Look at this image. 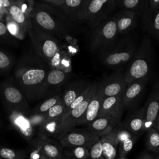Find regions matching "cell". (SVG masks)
I'll list each match as a JSON object with an SVG mask.
<instances>
[{"mask_svg": "<svg viewBox=\"0 0 159 159\" xmlns=\"http://www.w3.org/2000/svg\"><path fill=\"white\" fill-rule=\"evenodd\" d=\"M30 148L37 150L48 159H59L63 157V147L58 140L48 139L43 140L35 137L30 143Z\"/></svg>", "mask_w": 159, "mask_h": 159, "instance_id": "5bb4252c", "label": "cell"}, {"mask_svg": "<svg viewBox=\"0 0 159 159\" xmlns=\"http://www.w3.org/2000/svg\"><path fill=\"white\" fill-rule=\"evenodd\" d=\"M119 126L115 128L109 134L100 138L102 144L104 159L117 158L119 145L118 131Z\"/></svg>", "mask_w": 159, "mask_h": 159, "instance_id": "d4e9b609", "label": "cell"}, {"mask_svg": "<svg viewBox=\"0 0 159 159\" xmlns=\"http://www.w3.org/2000/svg\"><path fill=\"white\" fill-rule=\"evenodd\" d=\"M154 159H159V155H158L156 157H155Z\"/></svg>", "mask_w": 159, "mask_h": 159, "instance_id": "681fc988", "label": "cell"}, {"mask_svg": "<svg viewBox=\"0 0 159 159\" xmlns=\"http://www.w3.org/2000/svg\"><path fill=\"white\" fill-rule=\"evenodd\" d=\"M7 14V11L6 10V9H3L2 7H1L0 6V14L4 16H5L6 14Z\"/></svg>", "mask_w": 159, "mask_h": 159, "instance_id": "f6af8a7d", "label": "cell"}, {"mask_svg": "<svg viewBox=\"0 0 159 159\" xmlns=\"http://www.w3.org/2000/svg\"><path fill=\"white\" fill-rule=\"evenodd\" d=\"M15 1L16 0H0V6L7 11Z\"/></svg>", "mask_w": 159, "mask_h": 159, "instance_id": "ab89813d", "label": "cell"}, {"mask_svg": "<svg viewBox=\"0 0 159 159\" xmlns=\"http://www.w3.org/2000/svg\"><path fill=\"white\" fill-rule=\"evenodd\" d=\"M147 83L144 79H138L129 84L121 97L124 107H131L141 96Z\"/></svg>", "mask_w": 159, "mask_h": 159, "instance_id": "44dd1931", "label": "cell"}, {"mask_svg": "<svg viewBox=\"0 0 159 159\" xmlns=\"http://www.w3.org/2000/svg\"><path fill=\"white\" fill-rule=\"evenodd\" d=\"M59 159H65V158H64V157H62V158H59Z\"/></svg>", "mask_w": 159, "mask_h": 159, "instance_id": "f907efd6", "label": "cell"}, {"mask_svg": "<svg viewBox=\"0 0 159 159\" xmlns=\"http://www.w3.org/2000/svg\"><path fill=\"white\" fill-rule=\"evenodd\" d=\"M29 34L34 52L48 65L55 54L60 50L57 37L32 25Z\"/></svg>", "mask_w": 159, "mask_h": 159, "instance_id": "5b68a950", "label": "cell"}, {"mask_svg": "<svg viewBox=\"0 0 159 159\" xmlns=\"http://www.w3.org/2000/svg\"><path fill=\"white\" fill-rule=\"evenodd\" d=\"M4 23L8 32L17 40H24L27 32L18 23L14 21L8 14L4 16Z\"/></svg>", "mask_w": 159, "mask_h": 159, "instance_id": "4dcf8cb0", "label": "cell"}, {"mask_svg": "<svg viewBox=\"0 0 159 159\" xmlns=\"http://www.w3.org/2000/svg\"><path fill=\"white\" fill-rule=\"evenodd\" d=\"M127 85L124 73L118 71L104 77L101 82H98V93L104 97L121 98Z\"/></svg>", "mask_w": 159, "mask_h": 159, "instance_id": "8fae6325", "label": "cell"}, {"mask_svg": "<svg viewBox=\"0 0 159 159\" xmlns=\"http://www.w3.org/2000/svg\"><path fill=\"white\" fill-rule=\"evenodd\" d=\"M154 157L148 153H144L141 155L137 159H154Z\"/></svg>", "mask_w": 159, "mask_h": 159, "instance_id": "7bdbcfd3", "label": "cell"}, {"mask_svg": "<svg viewBox=\"0 0 159 159\" xmlns=\"http://www.w3.org/2000/svg\"><path fill=\"white\" fill-rule=\"evenodd\" d=\"M7 111L11 126L28 143H30L35 138V129L28 116L15 110Z\"/></svg>", "mask_w": 159, "mask_h": 159, "instance_id": "4fadbf2b", "label": "cell"}, {"mask_svg": "<svg viewBox=\"0 0 159 159\" xmlns=\"http://www.w3.org/2000/svg\"><path fill=\"white\" fill-rule=\"evenodd\" d=\"M2 126V123L1 120V119H0V127H1Z\"/></svg>", "mask_w": 159, "mask_h": 159, "instance_id": "c3c4849f", "label": "cell"}, {"mask_svg": "<svg viewBox=\"0 0 159 159\" xmlns=\"http://www.w3.org/2000/svg\"><path fill=\"white\" fill-rule=\"evenodd\" d=\"M117 7L124 10H129L137 14L143 13L148 7V0H116Z\"/></svg>", "mask_w": 159, "mask_h": 159, "instance_id": "f546056e", "label": "cell"}, {"mask_svg": "<svg viewBox=\"0 0 159 159\" xmlns=\"http://www.w3.org/2000/svg\"><path fill=\"white\" fill-rule=\"evenodd\" d=\"M76 159H89V149L83 147L66 148Z\"/></svg>", "mask_w": 159, "mask_h": 159, "instance_id": "8d00e7d4", "label": "cell"}, {"mask_svg": "<svg viewBox=\"0 0 159 159\" xmlns=\"http://www.w3.org/2000/svg\"><path fill=\"white\" fill-rule=\"evenodd\" d=\"M14 3L29 17L35 4L34 0H16Z\"/></svg>", "mask_w": 159, "mask_h": 159, "instance_id": "d590c367", "label": "cell"}, {"mask_svg": "<svg viewBox=\"0 0 159 159\" xmlns=\"http://www.w3.org/2000/svg\"><path fill=\"white\" fill-rule=\"evenodd\" d=\"M119 34H129L135 26L137 14L129 10L122 9L114 16Z\"/></svg>", "mask_w": 159, "mask_h": 159, "instance_id": "7402d4cb", "label": "cell"}, {"mask_svg": "<svg viewBox=\"0 0 159 159\" xmlns=\"http://www.w3.org/2000/svg\"><path fill=\"white\" fill-rule=\"evenodd\" d=\"M86 0H64L59 9L73 23L82 24L86 21Z\"/></svg>", "mask_w": 159, "mask_h": 159, "instance_id": "9a60e30c", "label": "cell"}, {"mask_svg": "<svg viewBox=\"0 0 159 159\" xmlns=\"http://www.w3.org/2000/svg\"><path fill=\"white\" fill-rule=\"evenodd\" d=\"M98 87V82L93 83L92 88L88 96L76 107L70 111L60 119L53 137L55 139L58 140L66 132L74 128L76 125L77 120L84 113L91 99L97 93Z\"/></svg>", "mask_w": 159, "mask_h": 159, "instance_id": "9c48e42d", "label": "cell"}, {"mask_svg": "<svg viewBox=\"0 0 159 159\" xmlns=\"http://www.w3.org/2000/svg\"><path fill=\"white\" fill-rule=\"evenodd\" d=\"M14 63V58L12 55L0 47V76L8 74Z\"/></svg>", "mask_w": 159, "mask_h": 159, "instance_id": "1f68e13d", "label": "cell"}, {"mask_svg": "<svg viewBox=\"0 0 159 159\" xmlns=\"http://www.w3.org/2000/svg\"><path fill=\"white\" fill-rule=\"evenodd\" d=\"M136 140L137 135L131 133L120 125L118 131V153L119 157H126L132 149Z\"/></svg>", "mask_w": 159, "mask_h": 159, "instance_id": "484cf974", "label": "cell"}, {"mask_svg": "<svg viewBox=\"0 0 159 159\" xmlns=\"http://www.w3.org/2000/svg\"><path fill=\"white\" fill-rule=\"evenodd\" d=\"M145 119V106H142L131 114L125 121L124 127L134 134L143 132Z\"/></svg>", "mask_w": 159, "mask_h": 159, "instance_id": "4316f807", "label": "cell"}, {"mask_svg": "<svg viewBox=\"0 0 159 159\" xmlns=\"http://www.w3.org/2000/svg\"><path fill=\"white\" fill-rule=\"evenodd\" d=\"M0 95L7 111L15 110L28 116L30 107L25 96L13 79L0 84Z\"/></svg>", "mask_w": 159, "mask_h": 159, "instance_id": "52a82bcc", "label": "cell"}, {"mask_svg": "<svg viewBox=\"0 0 159 159\" xmlns=\"http://www.w3.org/2000/svg\"><path fill=\"white\" fill-rule=\"evenodd\" d=\"M120 125V120L107 116L98 117L86 124L87 129L99 138L109 134Z\"/></svg>", "mask_w": 159, "mask_h": 159, "instance_id": "e0dca14e", "label": "cell"}, {"mask_svg": "<svg viewBox=\"0 0 159 159\" xmlns=\"http://www.w3.org/2000/svg\"><path fill=\"white\" fill-rule=\"evenodd\" d=\"M153 50L150 38L144 36L124 73L127 84L138 79H148L153 64Z\"/></svg>", "mask_w": 159, "mask_h": 159, "instance_id": "3957f363", "label": "cell"}, {"mask_svg": "<svg viewBox=\"0 0 159 159\" xmlns=\"http://www.w3.org/2000/svg\"><path fill=\"white\" fill-rule=\"evenodd\" d=\"M42 2L50 4L56 6H60L63 4L64 0H40Z\"/></svg>", "mask_w": 159, "mask_h": 159, "instance_id": "60d3db41", "label": "cell"}, {"mask_svg": "<svg viewBox=\"0 0 159 159\" xmlns=\"http://www.w3.org/2000/svg\"><path fill=\"white\" fill-rule=\"evenodd\" d=\"M91 83L85 80H78L69 83L61 94V100L66 109L72 102L86 90Z\"/></svg>", "mask_w": 159, "mask_h": 159, "instance_id": "603a6c76", "label": "cell"}, {"mask_svg": "<svg viewBox=\"0 0 159 159\" xmlns=\"http://www.w3.org/2000/svg\"><path fill=\"white\" fill-rule=\"evenodd\" d=\"M61 98V94L57 93L50 96L37 104L32 109L30 110L28 117L30 120L33 126L35 129L40 125L43 117L45 112H47L52 107L55 105Z\"/></svg>", "mask_w": 159, "mask_h": 159, "instance_id": "ac0fdd59", "label": "cell"}, {"mask_svg": "<svg viewBox=\"0 0 159 159\" xmlns=\"http://www.w3.org/2000/svg\"><path fill=\"white\" fill-rule=\"evenodd\" d=\"M100 138L88 129H71L58 140L64 148L83 147L90 149Z\"/></svg>", "mask_w": 159, "mask_h": 159, "instance_id": "30bf717a", "label": "cell"}, {"mask_svg": "<svg viewBox=\"0 0 159 159\" xmlns=\"http://www.w3.org/2000/svg\"><path fill=\"white\" fill-rule=\"evenodd\" d=\"M116 159H127V158H126V157H119Z\"/></svg>", "mask_w": 159, "mask_h": 159, "instance_id": "7dc6e473", "label": "cell"}, {"mask_svg": "<svg viewBox=\"0 0 159 159\" xmlns=\"http://www.w3.org/2000/svg\"><path fill=\"white\" fill-rule=\"evenodd\" d=\"M148 6L151 7H159V0H148Z\"/></svg>", "mask_w": 159, "mask_h": 159, "instance_id": "b9f144b4", "label": "cell"}, {"mask_svg": "<svg viewBox=\"0 0 159 159\" xmlns=\"http://www.w3.org/2000/svg\"><path fill=\"white\" fill-rule=\"evenodd\" d=\"M29 159H48L42 153L35 149L30 148V152L29 153Z\"/></svg>", "mask_w": 159, "mask_h": 159, "instance_id": "f35d334b", "label": "cell"}, {"mask_svg": "<svg viewBox=\"0 0 159 159\" xmlns=\"http://www.w3.org/2000/svg\"><path fill=\"white\" fill-rule=\"evenodd\" d=\"M17 39L14 37L8 32L4 22L0 21V44H9L15 45Z\"/></svg>", "mask_w": 159, "mask_h": 159, "instance_id": "e575fe53", "label": "cell"}, {"mask_svg": "<svg viewBox=\"0 0 159 159\" xmlns=\"http://www.w3.org/2000/svg\"><path fill=\"white\" fill-rule=\"evenodd\" d=\"M124 108L120 97H104L98 117L107 116L120 120L124 113Z\"/></svg>", "mask_w": 159, "mask_h": 159, "instance_id": "d6986e66", "label": "cell"}, {"mask_svg": "<svg viewBox=\"0 0 159 159\" xmlns=\"http://www.w3.org/2000/svg\"><path fill=\"white\" fill-rule=\"evenodd\" d=\"M0 21L4 22V16L0 14Z\"/></svg>", "mask_w": 159, "mask_h": 159, "instance_id": "bcb514c9", "label": "cell"}, {"mask_svg": "<svg viewBox=\"0 0 159 159\" xmlns=\"http://www.w3.org/2000/svg\"><path fill=\"white\" fill-rule=\"evenodd\" d=\"M104 96L97 93L91 99L89 104L82 116L76 122V125L88 124L94 120L98 115Z\"/></svg>", "mask_w": 159, "mask_h": 159, "instance_id": "cb8c5ba5", "label": "cell"}, {"mask_svg": "<svg viewBox=\"0 0 159 159\" xmlns=\"http://www.w3.org/2000/svg\"><path fill=\"white\" fill-rule=\"evenodd\" d=\"M144 106L145 119L143 131H147L153 127L159 116V84L154 86Z\"/></svg>", "mask_w": 159, "mask_h": 159, "instance_id": "2e32d148", "label": "cell"}, {"mask_svg": "<svg viewBox=\"0 0 159 159\" xmlns=\"http://www.w3.org/2000/svg\"><path fill=\"white\" fill-rule=\"evenodd\" d=\"M7 14L28 32L32 26L30 18L23 12L16 4L13 3L11 5L7 10Z\"/></svg>", "mask_w": 159, "mask_h": 159, "instance_id": "f1b7e54d", "label": "cell"}, {"mask_svg": "<svg viewBox=\"0 0 159 159\" xmlns=\"http://www.w3.org/2000/svg\"><path fill=\"white\" fill-rule=\"evenodd\" d=\"M137 47L132 37L127 35L117 41L114 47L104 57L101 62L106 67L117 69L130 61Z\"/></svg>", "mask_w": 159, "mask_h": 159, "instance_id": "8992f818", "label": "cell"}, {"mask_svg": "<svg viewBox=\"0 0 159 159\" xmlns=\"http://www.w3.org/2000/svg\"><path fill=\"white\" fill-rule=\"evenodd\" d=\"M50 68L34 53H29L17 62L14 70V81L29 102L37 97Z\"/></svg>", "mask_w": 159, "mask_h": 159, "instance_id": "6da1fadb", "label": "cell"}, {"mask_svg": "<svg viewBox=\"0 0 159 159\" xmlns=\"http://www.w3.org/2000/svg\"><path fill=\"white\" fill-rule=\"evenodd\" d=\"M68 73L58 69H50L41 86L37 101L58 93L60 88L67 81Z\"/></svg>", "mask_w": 159, "mask_h": 159, "instance_id": "7c38bea8", "label": "cell"}, {"mask_svg": "<svg viewBox=\"0 0 159 159\" xmlns=\"http://www.w3.org/2000/svg\"><path fill=\"white\" fill-rule=\"evenodd\" d=\"M142 24L143 29L159 42V7L148 6L142 13Z\"/></svg>", "mask_w": 159, "mask_h": 159, "instance_id": "ffe728a7", "label": "cell"}, {"mask_svg": "<svg viewBox=\"0 0 159 159\" xmlns=\"http://www.w3.org/2000/svg\"><path fill=\"white\" fill-rule=\"evenodd\" d=\"M92 30L89 43L90 52L101 60L117 42L119 33L114 17L102 20Z\"/></svg>", "mask_w": 159, "mask_h": 159, "instance_id": "277c9868", "label": "cell"}, {"mask_svg": "<svg viewBox=\"0 0 159 159\" xmlns=\"http://www.w3.org/2000/svg\"><path fill=\"white\" fill-rule=\"evenodd\" d=\"M48 66L50 69H58L66 73H68L71 69L70 57L61 49L50 60Z\"/></svg>", "mask_w": 159, "mask_h": 159, "instance_id": "83f0119b", "label": "cell"}, {"mask_svg": "<svg viewBox=\"0 0 159 159\" xmlns=\"http://www.w3.org/2000/svg\"><path fill=\"white\" fill-rule=\"evenodd\" d=\"M146 146L148 150L159 153V132L154 127L147 131Z\"/></svg>", "mask_w": 159, "mask_h": 159, "instance_id": "836d02e7", "label": "cell"}, {"mask_svg": "<svg viewBox=\"0 0 159 159\" xmlns=\"http://www.w3.org/2000/svg\"><path fill=\"white\" fill-rule=\"evenodd\" d=\"M89 159H104L102 144L100 139L89 149Z\"/></svg>", "mask_w": 159, "mask_h": 159, "instance_id": "74e56055", "label": "cell"}, {"mask_svg": "<svg viewBox=\"0 0 159 159\" xmlns=\"http://www.w3.org/2000/svg\"><path fill=\"white\" fill-rule=\"evenodd\" d=\"M116 7V0H86V23L94 29L101 22L110 17Z\"/></svg>", "mask_w": 159, "mask_h": 159, "instance_id": "ba28073f", "label": "cell"}, {"mask_svg": "<svg viewBox=\"0 0 159 159\" xmlns=\"http://www.w3.org/2000/svg\"><path fill=\"white\" fill-rule=\"evenodd\" d=\"M153 127L156 129L159 132V116H158V117H157V120H156V121H155Z\"/></svg>", "mask_w": 159, "mask_h": 159, "instance_id": "ee69618b", "label": "cell"}, {"mask_svg": "<svg viewBox=\"0 0 159 159\" xmlns=\"http://www.w3.org/2000/svg\"><path fill=\"white\" fill-rule=\"evenodd\" d=\"M29 152L24 149H14L0 146V159H27Z\"/></svg>", "mask_w": 159, "mask_h": 159, "instance_id": "d6a6232c", "label": "cell"}, {"mask_svg": "<svg viewBox=\"0 0 159 159\" xmlns=\"http://www.w3.org/2000/svg\"><path fill=\"white\" fill-rule=\"evenodd\" d=\"M30 18L32 25L55 37L71 34L76 25L58 6L42 2H35Z\"/></svg>", "mask_w": 159, "mask_h": 159, "instance_id": "7a4b0ae2", "label": "cell"}]
</instances>
